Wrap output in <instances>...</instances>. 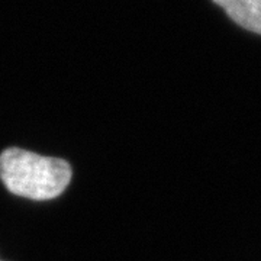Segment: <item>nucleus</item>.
<instances>
[{
  "label": "nucleus",
  "instance_id": "f03ea898",
  "mask_svg": "<svg viewBox=\"0 0 261 261\" xmlns=\"http://www.w3.org/2000/svg\"><path fill=\"white\" fill-rule=\"evenodd\" d=\"M235 23L261 35V0H214Z\"/></svg>",
  "mask_w": 261,
  "mask_h": 261
},
{
  "label": "nucleus",
  "instance_id": "f257e3e1",
  "mask_svg": "<svg viewBox=\"0 0 261 261\" xmlns=\"http://www.w3.org/2000/svg\"><path fill=\"white\" fill-rule=\"evenodd\" d=\"M71 176V167L65 160L20 148H8L0 154V178L10 193L20 197L56 199L70 185Z\"/></svg>",
  "mask_w": 261,
  "mask_h": 261
}]
</instances>
